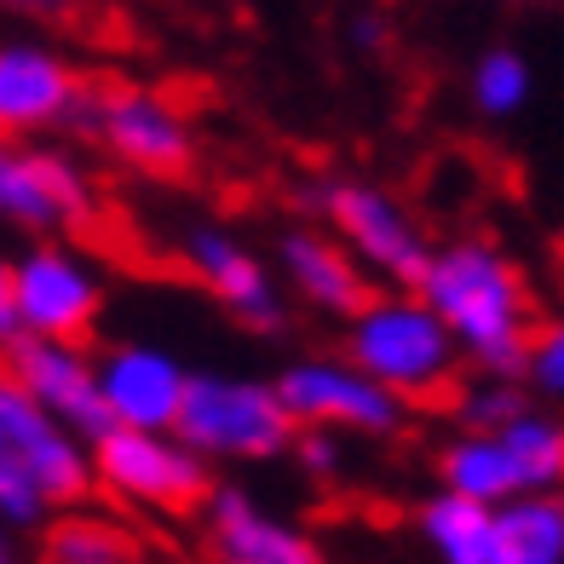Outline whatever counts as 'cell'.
I'll return each mask as SVG.
<instances>
[{
	"instance_id": "6da1fadb",
	"label": "cell",
	"mask_w": 564,
	"mask_h": 564,
	"mask_svg": "<svg viewBox=\"0 0 564 564\" xmlns=\"http://www.w3.org/2000/svg\"><path fill=\"white\" fill-rule=\"evenodd\" d=\"M415 289L449 323V335L473 369L524 375L535 312H530V282L507 248H496L490 237H455L432 248Z\"/></svg>"
},
{
	"instance_id": "7a4b0ae2",
	"label": "cell",
	"mask_w": 564,
	"mask_h": 564,
	"mask_svg": "<svg viewBox=\"0 0 564 564\" xmlns=\"http://www.w3.org/2000/svg\"><path fill=\"white\" fill-rule=\"evenodd\" d=\"M346 357L403 403H438L460 387V346L421 289H375L346 317Z\"/></svg>"
},
{
	"instance_id": "3957f363",
	"label": "cell",
	"mask_w": 564,
	"mask_h": 564,
	"mask_svg": "<svg viewBox=\"0 0 564 564\" xmlns=\"http://www.w3.org/2000/svg\"><path fill=\"white\" fill-rule=\"evenodd\" d=\"M173 432L202 460H276L294 449L300 421L289 415L276 380H248L225 369H191Z\"/></svg>"
},
{
	"instance_id": "277c9868",
	"label": "cell",
	"mask_w": 564,
	"mask_h": 564,
	"mask_svg": "<svg viewBox=\"0 0 564 564\" xmlns=\"http://www.w3.org/2000/svg\"><path fill=\"white\" fill-rule=\"evenodd\" d=\"M305 202L317 208V225L335 230L380 289H415L421 282V271L432 260L426 225L392 191L364 185V178H328Z\"/></svg>"
},
{
	"instance_id": "5b68a950",
	"label": "cell",
	"mask_w": 564,
	"mask_h": 564,
	"mask_svg": "<svg viewBox=\"0 0 564 564\" xmlns=\"http://www.w3.org/2000/svg\"><path fill=\"white\" fill-rule=\"evenodd\" d=\"M93 478L127 507L144 512H191L208 501V460L173 426H110L93 438Z\"/></svg>"
},
{
	"instance_id": "8992f818",
	"label": "cell",
	"mask_w": 564,
	"mask_h": 564,
	"mask_svg": "<svg viewBox=\"0 0 564 564\" xmlns=\"http://www.w3.org/2000/svg\"><path fill=\"white\" fill-rule=\"evenodd\" d=\"M87 133L110 150L121 167L144 178H178L196 162V127L191 116L156 87H105L87 93L82 116Z\"/></svg>"
},
{
	"instance_id": "52a82bcc",
	"label": "cell",
	"mask_w": 564,
	"mask_h": 564,
	"mask_svg": "<svg viewBox=\"0 0 564 564\" xmlns=\"http://www.w3.org/2000/svg\"><path fill=\"white\" fill-rule=\"evenodd\" d=\"M276 392L289 403L300 426H328L351 432V438H392L409 421V403L387 392L369 369H357L351 357H300L276 375Z\"/></svg>"
},
{
	"instance_id": "ba28073f",
	"label": "cell",
	"mask_w": 564,
	"mask_h": 564,
	"mask_svg": "<svg viewBox=\"0 0 564 564\" xmlns=\"http://www.w3.org/2000/svg\"><path fill=\"white\" fill-rule=\"evenodd\" d=\"M178 260H185V271L219 300L225 317H237L242 328H253V335L282 328L289 300H282L276 265L253 242H242L230 225H219V219L178 225Z\"/></svg>"
},
{
	"instance_id": "9c48e42d",
	"label": "cell",
	"mask_w": 564,
	"mask_h": 564,
	"mask_svg": "<svg viewBox=\"0 0 564 564\" xmlns=\"http://www.w3.org/2000/svg\"><path fill=\"white\" fill-rule=\"evenodd\" d=\"M12 294H18L23 335H46V340H82L105 312V276L69 242L23 248L12 260Z\"/></svg>"
},
{
	"instance_id": "30bf717a",
	"label": "cell",
	"mask_w": 564,
	"mask_h": 564,
	"mask_svg": "<svg viewBox=\"0 0 564 564\" xmlns=\"http://www.w3.org/2000/svg\"><path fill=\"white\" fill-rule=\"evenodd\" d=\"M98 214V185L64 150L0 139V219L18 230H82Z\"/></svg>"
},
{
	"instance_id": "8fae6325",
	"label": "cell",
	"mask_w": 564,
	"mask_h": 564,
	"mask_svg": "<svg viewBox=\"0 0 564 564\" xmlns=\"http://www.w3.org/2000/svg\"><path fill=\"white\" fill-rule=\"evenodd\" d=\"M0 449L18 455L35 473V484L46 490L53 507H75L98 484L93 478V444L82 432H69L58 415H46L12 375H0Z\"/></svg>"
},
{
	"instance_id": "7c38bea8",
	"label": "cell",
	"mask_w": 564,
	"mask_h": 564,
	"mask_svg": "<svg viewBox=\"0 0 564 564\" xmlns=\"http://www.w3.org/2000/svg\"><path fill=\"white\" fill-rule=\"evenodd\" d=\"M7 375L30 392L46 415H58L69 432L82 438H105L116 426L105 409V387H98V357L82 351V340H46V335H23L7 351Z\"/></svg>"
},
{
	"instance_id": "4fadbf2b",
	"label": "cell",
	"mask_w": 564,
	"mask_h": 564,
	"mask_svg": "<svg viewBox=\"0 0 564 564\" xmlns=\"http://www.w3.org/2000/svg\"><path fill=\"white\" fill-rule=\"evenodd\" d=\"M87 105V87L64 53L41 41H0V139L53 133L75 121Z\"/></svg>"
},
{
	"instance_id": "5bb4252c",
	"label": "cell",
	"mask_w": 564,
	"mask_h": 564,
	"mask_svg": "<svg viewBox=\"0 0 564 564\" xmlns=\"http://www.w3.org/2000/svg\"><path fill=\"white\" fill-rule=\"evenodd\" d=\"M98 387H105V409L116 426H173L178 403H185L191 369L178 364L167 346L150 340H121L98 357Z\"/></svg>"
},
{
	"instance_id": "9a60e30c",
	"label": "cell",
	"mask_w": 564,
	"mask_h": 564,
	"mask_svg": "<svg viewBox=\"0 0 564 564\" xmlns=\"http://www.w3.org/2000/svg\"><path fill=\"white\" fill-rule=\"evenodd\" d=\"M276 276L289 294L305 300L323 317H351L375 294V276L357 265V253L335 237L328 225H294L276 242Z\"/></svg>"
},
{
	"instance_id": "2e32d148",
	"label": "cell",
	"mask_w": 564,
	"mask_h": 564,
	"mask_svg": "<svg viewBox=\"0 0 564 564\" xmlns=\"http://www.w3.org/2000/svg\"><path fill=\"white\" fill-rule=\"evenodd\" d=\"M202 507H208V542L219 564H323L312 535L265 512L248 490H208Z\"/></svg>"
},
{
	"instance_id": "e0dca14e",
	"label": "cell",
	"mask_w": 564,
	"mask_h": 564,
	"mask_svg": "<svg viewBox=\"0 0 564 564\" xmlns=\"http://www.w3.org/2000/svg\"><path fill=\"white\" fill-rule=\"evenodd\" d=\"M438 484L455 496L484 501V507H501L512 496H524V478H519V460H512L507 438L501 432H473V426H460L438 449Z\"/></svg>"
},
{
	"instance_id": "ac0fdd59",
	"label": "cell",
	"mask_w": 564,
	"mask_h": 564,
	"mask_svg": "<svg viewBox=\"0 0 564 564\" xmlns=\"http://www.w3.org/2000/svg\"><path fill=\"white\" fill-rule=\"evenodd\" d=\"M490 564H564V490H524L501 501Z\"/></svg>"
},
{
	"instance_id": "d6986e66",
	"label": "cell",
	"mask_w": 564,
	"mask_h": 564,
	"mask_svg": "<svg viewBox=\"0 0 564 564\" xmlns=\"http://www.w3.org/2000/svg\"><path fill=\"white\" fill-rule=\"evenodd\" d=\"M421 542L432 547L438 564H490V535H496V507H484L473 496L438 490L426 496L415 512Z\"/></svg>"
},
{
	"instance_id": "ffe728a7",
	"label": "cell",
	"mask_w": 564,
	"mask_h": 564,
	"mask_svg": "<svg viewBox=\"0 0 564 564\" xmlns=\"http://www.w3.org/2000/svg\"><path fill=\"white\" fill-rule=\"evenodd\" d=\"M512 460H519L524 490H564V421L547 409H519L507 426H496Z\"/></svg>"
},
{
	"instance_id": "44dd1931",
	"label": "cell",
	"mask_w": 564,
	"mask_h": 564,
	"mask_svg": "<svg viewBox=\"0 0 564 564\" xmlns=\"http://www.w3.org/2000/svg\"><path fill=\"white\" fill-rule=\"evenodd\" d=\"M530 93H535V69L519 46H490V53H478L473 69H467V98H473V110L490 116V121L519 116L530 105Z\"/></svg>"
},
{
	"instance_id": "7402d4cb",
	"label": "cell",
	"mask_w": 564,
	"mask_h": 564,
	"mask_svg": "<svg viewBox=\"0 0 564 564\" xmlns=\"http://www.w3.org/2000/svg\"><path fill=\"white\" fill-rule=\"evenodd\" d=\"M46 553L53 564H139V547L116 519H98V512H69L46 535Z\"/></svg>"
},
{
	"instance_id": "603a6c76",
	"label": "cell",
	"mask_w": 564,
	"mask_h": 564,
	"mask_svg": "<svg viewBox=\"0 0 564 564\" xmlns=\"http://www.w3.org/2000/svg\"><path fill=\"white\" fill-rule=\"evenodd\" d=\"M524 375H490V369H478L467 387H455V415L460 426H473V432H496L507 426L519 409H530L524 387H519Z\"/></svg>"
},
{
	"instance_id": "cb8c5ba5",
	"label": "cell",
	"mask_w": 564,
	"mask_h": 564,
	"mask_svg": "<svg viewBox=\"0 0 564 564\" xmlns=\"http://www.w3.org/2000/svg\"><path fill=\"white\" fill-rule=\"evenodd\" d=\"M524 387L547 403H564V312L530 328V351H524Z\"/></svg>"
},
{
	"instance_id": "d4e9b609",
	"label": "cell",
	"mask_w": 564,
	"mask_h": 564,
	"mask_svg": "<svg viewBox=\"0 0 564 564\" xmlns=\"http://www.w3.org/2000/svg\"><path fill=\"white\" fill-rule=\"evenodd\" d=\"M46 507H53V501H46V490L35 484V473L23 467L18 455L0 449V524H18V530L23 524H41Z\"/></svg>"
},
{
	"instance_id": "484cf974",
	"label": "cell",
	"mask_w": 564,
	"mask_h": 564,
	"mask_svg": "<svg viewBox=\"0 0 564 564\" xmlns=\"http://www.w3.org/2000/svg\"><path fill=\"white\" fill-rule=\"evenodd\" d=\"M294 460L312 478H335L340 473V460H346V449H340V432H328V426H300L294 432Z\"/></svg>"
},
{
	"instance_id": "4316f807",
	"label": "cell",
	"mask_w": 564,
	"mask_h": 564,
	"mask_svg": "<svg viewBox=\"0 0 564 564\" xmlns=\"http://www.w3.org/2000/svg\"><path fill=\"white\" fill-rule=\"evenodd\" d=\"M18 340H23V317L12 294V260H0V351H12Z\"/></svg>"
},
{
	"instance_id": "83f0119b",
	"label": "cell",
	"mask_w": 564,
	"mask_h": 564,
	"mask_svg": "<svg viewBox=\"0 0 564 564\" xmlns=\"http://www.w3.org/2000/svg\"><path fill=\"white\" fill-rule=\"evenodd\" d=\"M0 12H12V18H35V23H53L69 12V0H0Z\"/></svg>"
},
{
	"instance_id": "f1b7e54d",
	"label": "cell",
	"mask_w": 564,
	"mask_h": 564,
	"mask_svg": "<svg viewBox=\"0 0 564 564\" xmlns=\"http://www.w3.org/2000/svg\"><path fill=\"white\" fill-rule=\"evenodd\" d=\"M346 35H351V46H364V53H375V46H387V18H375V12H357Z\"/></svg>"
},
{
	"instance_id": "f546056e",
	"label": "cell",
	"mask_w": 564,
	"mask_h": 564,
	"mask_svg": "<svg viewBox=\"0 0 564 564\" xmlns=\"http://www.w3.org/2000/svg\"><path fill=\"white\" fill-rule=\"evenodd\" d=\"M0 564H18V553H12V542L0 535Z\"/></svg>"
}]
</instances>
